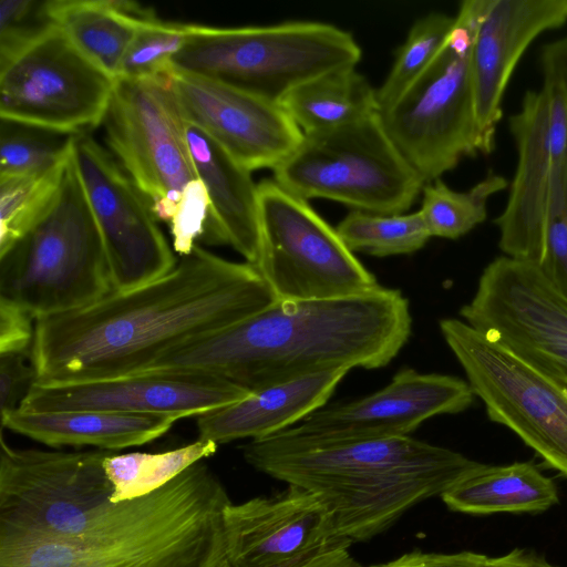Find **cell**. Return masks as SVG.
Returning <instances> with one entry per match:
<instances>
[{
	"label": "cell",
	"instance_id": "obj_22",
	"mask_svg": "<svg viewBox=\"0 0 567 567\" xmlns=\"http://www.w3.org/2000/svg\"><path fill=\"white\" fill-rule=\"evenodd\" d=\"M186 137L197 178L209 198V213L199 243L229 245L254 266L260 256L258 184L197 125L186 121Z\"/></svg>",
	"mask_w": 567,
	"mask_h": 567
},
{
	"label": "cell",
	"instance_id": "obj_12",
	"mask_svg": "<svg viewBox=\"0 0 567 567\" xmlns=\"http://www.w3.org/2000/svg\"><path fill=\"white\" fill-rule=\"evenodd\" d=\"M173 73L115 79L101 123L120 166L146 198L157 221L168 224L185 188L197 179Z\"/></svg>",
	"mask_w": 567,
	"mask_h": 567
},
{
	"label": "cell",
	"instance_id": "obj_38",
	"mask_svg": "<svg viewBox=\"0 0 567 567\" xmlns=\"http://www.w3.org/2000/svg\"><path fill=\"white\" fill-rule=\"evenodd\" d=\"M35 380L31 351L0 354L1 419L20 409Z\"/></svg>",
	"mask_w": 567,
	"mask_h": 567
},
{
	"label": "cell",
	"instance_id": "obj_32",
	"mask_svg": "<svg viewBox=\"0 0 567 567\" xmlns=\"http://www.w3.org/2000/svg\"><path fill=\"white\" fill-rule=\"evenodd\" d=\"M455 27V16L431 12L417 19L377 89L379 112L392 105L433 64Z\"/></svg>",
	"mask_w": 567,
	"mask_h": 567
},
{
	"label": "cell",
	"instance_id": "obj_27",
	"mask_svg": "<svg viewBox=\"0 0 567 567\" xmlns=\"http://www.w3.org/2000/svg\"><path fill=\"white\" fill-rule=\"evenodd\" d=\"M302 134L338 128L379 112L377 89L357 68L334 70L292 89L279 102Z\"/></svg>",
	"mask_w": 567,
	"mask_h": 567
},
{
	"label": "cell",
	"instance_id": "obj_31",
	"mask_svg": "<svg viewBox=\"0 0 567 567\" xmlns=\"http://www.w3.org/2000/svg\"><path fill=\"white\" fill-rule=\"evenodd\" d=\"M336 229L352 252L375 257L413 254L431 238L420 210L402 214L351 210Z\"/></svg>",
	"mask_w": 567,
	"mask_h": 567
},
{
	"label": "cell",
	"instance_id": "obj_23",
	"mask_svg": "<svg viewBox=\"0 0 567 567\" xmlns=\"http://www.w3.org/2000/svg\"><path fill=\"white\" fill-rule=\"evenodd\" d=\"M349 370H329L251 391L196 417L198 439L218 444L258 440L299 423L327 404Z\"/></svg>",
	"mask_w": 567,
	"mask_h": 567
},
{
	"label": "cell",
	"instance_id": "obj_16",
	"mask_svg": "<svg viewBox=\"0 0 567 567\" xmlns=\"http://www.w3.org/2000/svg\"><path fill=\"white\" fill-rule=\"evenodd\" d=\"M467 381L449 374L399 370L384 388L347 402L326 404L275 433L296 443L410 436L423 422L457 414L474 402Z\"/></svg>",
	"mask_w": 567,
	"mask_h": 567
},
{
	"label": "cell",
	"instance_id": "obj_8",
	"mask_svg": "<svg viewBox=\"0 0 567 567\" xmlns=\"http://www.w3.org/2000/svg\"><path fill=\"white\" fill-rule=\"evenodd\" d=\"M272 172L277 184L308 202L324 198L379 214L406 213L425 184L389 137L379 112L303 134Z\"/></svg>",
	"mask_w": 567,
	"mask_h": 567
},
{
	"label": "cell",
	"instance_id": "obj_35",
	"mask_svg": "<svg viewBox=\"0 0 567 567\" xmlns=\"http://www.w3.org/2000/svg\"><path fill=\"white\" fill-rule=\"evenodd\" d=\"M537 268L567 299V150L553 161L544 254Z\"/></svg>",
	"mask_w": 567,
	"mask_h": 567
},
{
	"label": "cell",
	"instance_id": "obj_1",
	"mask_svg": "<svg viewBox=\"0 0 567 567\" xmlns=\"http://www.w3.org/2000/svg\"><path fill=\"white\" fill-rule=\"evenodd\" d=\"M276 300L254 265L225 259L197 244L157 279L35 319V381L72 383L141 373L166 353Z\"/></svg>",
	"mask_w": 567,
	"mask_h": 567
},
{
	"label": "cell",
	"instance_id": "obj_11",
	"mask_svg": "<svg viewBox=\"0 0 567 567\" xmlns=\"http://www.w3.org/2000/svg\"><path fill=\"white\" fill-rule=\"evenodd\" d=\"M491 421L513 431L567 476V395L547 375L499 341L457 318L439 322Z\"/></svg>",
	"mask_w": 567,
	"mask_h": 567
},
{
	"label": "cell",
	"instance_id": "obj_40",
	"mask_svg": "<svg viewBox=\"0 0 567 567\" xmlns=\"http://www.w3.org/2000/svg\"><path fill=\"white\" fill-rule=\"evenodd\" d=\"M488 556L474 551L453 554L413 550L371 567H487Z\"/></svg>",
	"mask_w": 567,
	"mask_h": 567
},
{
	"label": "cell",
	"instance_id": "obj_3",
	"mask_svg": "<svg viewBox=\"0 0 567 567\" xmlns=\"http://www.w3.org/2000/svg\"><path fill=\"white\" fill-rule=\"evenodd\" d=\"M241 452L255 470L319 495L337 538L349 545L386 530L480 464L412 436L296 443L272 434L250 440Z\"/></svg>",
	"mask_w": 567,
	"mask_h": 567
},
{
	"label": "cell",
	"instance_id": "obj_44",
	"mask_svg": "<svg viewBox=\"0 0 567 567\" xmlns=\"http://www.w3.org/2000/svg\"><path fill=\"white\" fill-rule=\"evenodd\" d=\"M565 394L567 395V384L563 388Z\"/></svg>",
	"mask_w": 567,
	"mask_h": 567
},
{
	"label": "cell",
	"instance_id": "obj_43",
	"mask_svg": "<svg viewBox=\"0 0 567 567\" xmlns=\"http://www.w3.org/2000/svg\"><path fill=\"white\" fill-rule=\"evenodd\" d=\"M487 567H555L543 557L525 549H513L498 556L488 557Z\"/></svg>",
	"mask_w": 567,
	"mask_h": 567
},
{
	"label": "cell",
	"instance_id": "obj_14",
	"mask_svg": "<svg viewBox=\"0 0 567 567\" xmlns=\"http://www.w3.org/2000/svg\"><path fill=\"white\" fill-rule=\"evenodd\" d=\"M460 316L561 389L567 384V299L533 264L504 255L493 259Z\"/></svg>",
	"mask_w": 567,
	"mask_h": 567
},
{
	"label": "cell",
	"instance_id": "obj_19",
	"mask_svg": "<svg viewBox=\"0 0 567 567\" xmlns=\"http://www.w3.org/2000/svg\"><path fill=\"white\" fill-rule=\"evenodd\" d=\"M173 86L185 120L250 172L274 169L302 140L279 103L177 71Z\"/></svg>",
	"mask_w": 567,
	"mask_h": 567
},
{
	"label": "cell",
	"instance_id": "obj_42",
	"mask_svg": "<svg viewBox=\"0 0 567 567\" xmlns=\"http://www.w3.org/2000/svg\"><path fill=\"white\" fill-rule=\"evenodd\" d=\"M350 545L334 546L298 567H365L349 550Z\"/></svg>",
	"mask_w": 567,
	"mask_h": 567
},
{
	"label": "cell",
	"instance_id": "obj_15",
	"mask_svg": "<svg viewBox=\"0 0 567 567\" xmlns=\"http://www.w3.org/2000/svg\"><path fill=\"white\" fill-rule=\"evenodd\" d=\"M72 161L104 245L113 290L157 279L177 264L150 205L90 134H75Z\"/></svg>",
	"mask_w": 567,
	"mask_h": 567
},
{
	"label": "cell",
	"instance_id": "obj_39",
	"mask_svg": "<svg viewBox=\"0 0 567 567\" xmlns=\"http://www.w3.org/2000/svg\"><path fill=\"white\" fill-rule=\"evenodd\" d=\"M35 319L18 303L0 298V354L30 352Z\"/></svg>",
	"mask_w": 567,
	"mask_h": 567
},
{
	"label": "cell",
	"instance_id": "obj_9",
	"mask_svg": "<svg viewBox=\"0 0 567 567\" xmlns=\"http://www.w3.org/2000/svg\"><path fill=\"white\" fill-rule=\"evenodd\" d=\"M112 451L16 449L0 440V542L79 536L109 515Z\"/></svg>",
	"mask_w": 567,
	"mask_h": 567
},
{
	"label": "cell",
	"instance_id": "obj_33",
	"mask_svg": "<svg viewBox=\"0 0 567 567\" xmlns=\"http://www.w3.org/2000/svg\"><path fill=\"white\" fill-rule=\"evenodd\" d=\"M74 134L22 122L0 121V178L45 171L72 153Z\"/></svg>",
	"mask_w": 567,
	"mask_h": 567
},
{
	"label": "cell",
	"instance_id": "obj_30",
	"mask_svg": "<svg viewBox=\"0 0 567 567\" xmlns=\"http://www.w3.org/2000/svg\"><path fill=\"white\" fill-rule=\"evenodd\" d=\"M30 175L0 178V255L23 237L54 203L71 161Z\"/></svg>",
	"mask_w": 567,
	"mask_h": 567
},
{
	"label": "cell",
	"instance_id": "obj_29",
	"mask_svg": "<svg viewBox=\"0 0 567 567\" xmlns=\"http://www.w3.org/2000/svg\"><path fill=\"white\" fill-rule=\"evenodd\" d=\"M508 185L492 172L465 192L452 189L441 178L424 184L419 210L430 236L457 239L466 235L486 219L489 198Z\"/></svg>",
	"mask_w": 567,
	"mask_h": 567
},
{
	"label": "cell",
	"instance_id": "obj_13",
	"mask_svg": "<svg viewBox=\"0 0 567 567\" xmlns=\"http://www.w3.org/2000/svg\"><path fill=\"white\" fill-rule=\"evenodd\" d=\"M114 83L53 24L0 64V118L86 133L102 123Z\"/></svg>",
	"mask_w": 567,
	"mask_h": 567
},
{
	"label": "cell",
	"instance_id": "obj_20",
	"mask_svg": "<svg viewBox=\"0 0 567 567\" xmlns=\"http://www.w3.org/2000/svg\"><path fill=\"white\" fill-rule=\"evenodd\" d=\"M517 151L514 178L508 185L505 208L494 220L504 256L538 267L544 254V235L553 169L549 96L545 86L527 91L519 110L508 118Z\"/></svg>",
	"mask_w": 567,
	"mask_h": 567
},
{
	"label": "cell",
	"instance_id": "obj_37",
	"mask_svg": "<svg viewBox=\"0 0 567 567\" xmlns=\"http://www.w3.org/2000/svg\"><path fill=\"white\" fill-rule=\"evenodd\" d=\"M209 213V198L200 179L190 182L178 203L169 223L173 249L182 256L188 255L200 241Z\"/></svg>",
	"mask_w": 567,
	"mask_h": 567
},
{
	"label": "cell",
	"instance_id": "obj_21",
	"mask_svg": "<svg viewBox=\"0 0 567 567\" xmlns=\"http://www.w3.org/2000/svg\"><path fill=\"white\" fill-rule=\"evenodd\" d=\"M567 22V0H486L471 52L480 131L493 151L502 101L519 59L542 33Z\"/></svg>",
	"mask_w": 567,
	"mask_h": 567
},
{
	"label": "cell",
	"instance_id": "obj_18",
	"mask_svg": "<svg viewBox=\"0 0 567 567\" xmlns=\"http://www.w3.org/2000/svg\"><path fill=\"white\" fill-rule=\"evenodd\" d=\"M225 379L186 372H143L120 378L44 383L35 381L19 410L106 411L140 415L199 416L248 396Z\"/></svg>",
	"mask_w": 567,
	"mask_h": 567
},
{
	"label": "cell",
	"instance_id": "obj_17",
	"mask_svg": "<svg viewBox=\"0 0 567 567\" xmlns=\"http://www.w3.org/2000/svg\"><path fill=\"white\" fill-rule=\"evenodd\" d=\"M338 545L349 544L337 538L324 501L288 485L275 495L226 506L217 567H298Z\"/></svg>",
	"mask_w": 567,
	"mask_h": 567
},
{
	"label": "cell",
	"instance_id": "obj_10",
	"mask_svg": "<svg viewBox=\"0 0 567 567\" xmlns=\"http://www.w3.org/2000/svg\"><path fill=\"white\" fill-rule=\"evenodd\" d=\"M260 256L255 266L277 300L362 296L382 287L309 204L274 179L258 184Z\"/></svg>",
	"mask_w": 567,
	"mask_h": 567
},
{
	"label": "cell",
	"instance_id": "obj_2",
	"mask_svg": "<svg viewBox=\"0 0 567 567\" xmlns=\"http://www.w3.org/2000/svg\"><path fill=\"white\" fill-rule=\"evenodd\" d=\"M411 332L409 300L399 289L382 286L348 298L276 300L166 353L143 372L208 374L251 392L329 370L383 368Z\"/></svg>",
	"mask_w": 567,
	"mask_h": 567
},
{
	"label": "cell",
	"instance_id": "obj_5",
	"mask_svg": "<svg viewBox=\"0 0 567 567\" xmlns=\"http://www.w3.org/2000/svg\"><path fill=\"white\" fill-rule=\"evenodd\" d=\"M361 48L348 31L319 21L217 28L189 23L174 71L279 103L318 75L357 68Z\"/></svg>",
	"mask_w": 567,
	"mask_h": 567
},
{
	"label": "cell",
	"instance_id": "obj_4",
	"mask_svg": "<svg viewBox=\"0 0 567 567\" xmlns=\"http://www.w3.org/2000/svg\"><path fill=\"white\" fill-rule=\"evenodd\" d=\"M230 503L200 461L79 536L0 542V567H217Z\"/></svg>",
	"mask_w": 567,
	"mask_h": 567
},
{
	"label": "cell",
	"instance_id": "obj_6",
	"mask_svg": "<svg viewBox=\"0 0 567 567\" xmlns=\"http://www.w3.org/2000/svg\"><path fill=\"white\" fill-rule=\"evenodd\" d=\"M112 290L102 237L71 157L50 209L0 255V298L38 319L83 308Z\"/></svg>",
	"mask_w": 567,
	"mask_h": 567
},
{
	"label": "cell",
	"instance_id": "obj_41",
	"mask_svg": "<svg viewBox=\"0 0 567 567\" xmlns=\"http://www.w3.org/2000/svg\"><path fill=\"white\" fill-rule=\"evenodd\" d=\"M544 82L555 84L567 105V37L546 43L539 54Z\"/></svg>",
	"mask_w": 567,
	"mask_h": 567
},
{
	"label": "cell",
	"instance_id": "obj_24",
	"mask_svg": "<svg viewBox=\"0 0 567 567\" xmlns=\"http://www.w3.org/2000/svg\"><path fill=\"white\" fill-rule=\"evenodd\" d=\"M178 420L177 416L165 414L17 410L2 417L1 423L2 427L48 446H94L115 452L157 440Z\"/></svg>",
	"mask_w": 567,
	"mask_h": 567
},
{
	"label": "cell",
	"instance_id": "obj_26",
	"mask_svg": "<svg viewBox=\"0 0 567 567\" xmlns=\"http://www.w3.org/2000/svg\"><path fill=\"white\" fill-rule=\"evenodd\" d=\"M454 512L472 515L544 512L558 503L556 484L530 462L480 463L442 495Z\"/></svg>",
	"mask_w": 567,
	"mask_h": 567
},
{
	"label": "cell",
	"instance_id": "obj_25",
	"mask_svg": "<svg viewBox=\"0 0 567 567\" xmlns=\"http://www.w3.org/2000/svg\"><path fill=\"white\" fill-rule=\"evenodd\" d=\"M47 10L72 43L114 80L138 25L156 17L153 9L126 0H48Z\"/></svg>",
	"mask_w": 567,
	"mask_h": 567
},
{
	"label": "cell",
	"instance_id": "obj_28",
	"mask_svg": "<svg viewBox=\"0 0 567 567\" xmlns=\"http://www.w3.org/2000/svg\"><path fill=\"white\" fill-rule=\"evenodd\" d=\"M217 446L212 441L198 439L159 453L112 452L104 460V470L113 487L112 503L136 499L155 492L192 465L215 454Z\"/></svg>",
	"mask_w": 567,
	"mask_h": 567
},
{
	"label": "cell",
	"instance_id": "obj_7",
	"mask_svg": "<svg viewBox=\"0 0 567 567\" xmlns=\"http://www.w3.org/2000/svg\"><path fill=\"white\" fill-rule=\"evenodd\" d=\"M485 3L460 4L454 30L433 64L379 112L389 137L425 184L464 157L492 152L478 127L471 74L473 40Z\"/></svg>",
	"mask_w": 567,
	"mask_h": 567
},
{
	"label": "cell",
	"instance_id": "obj_34",
	"mask_svg": "<svg viewBox=\"0 0 567 567\" xmlns=\"http://www.w3.org/2000/svg\"><path fill=\"white\" fill-rule=\"evenodd\" d=\"M188 27L189 23L163 21L157 17L142 22L125 52L117 78L171 75L173 58L183 48Z\"/></svg>",
	"mask_w": 567,
	"mask_h": 567
},
{
	"label": "cell",
	"instance_id": "obj_36",
	"mask_svg": "<svg viewBox=\"0 0 567 567\" xmlns=\"http://www.w3.org/2000/svg\"><path fill=\"white\" fill-rule=\"evenodd\" d=\"M54 23L47 1L0 0V64L33 42Z\"/></svg>",
	"mask_w": 567,
	"mask_h": 567
}]
</instances>
